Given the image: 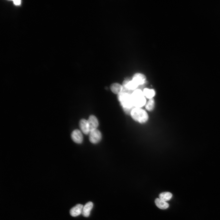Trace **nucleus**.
<instances>
[{
	"instance_id": "1",
	"label": "nucleus",
	"mask_w": 220,
	"mask_h": 220,
	"mask_svg": "<svg viewBox=\"0 0 220 220\" xmlns=\"http://www.w3.org/2000/svg\"><path fill=\"white\" fill-rule=\"evenodd\" d=\"M132 94L125 91H123L118 95V98L125 112L128 114H130L134 106L131 97Z\"/></svg>"
},
{
	"instance_id": "2",
	"label": "nucleus",
	"mask_w": 220,
	"mask_h": 220,
	"mask_svg": "<svg viewBox=\"0 0 220 220\" xmlns=\"http://www.w3.org/2000/svg\"><path fill=\"white\" fill-rule=\"evenodd\" d=\"M130 115L134 120L141 123H145L148 118L147 112L140 108H134L132 110Z\"/></svg>"
},
{
	"instance_id": "3",
	"label": "nucleus",
	"mask_w": 220,
	"mask_h": 220,
	"mask_svg": "<svg viewBox=\"0 0 220 220\" xmlns=\"http://www.w3.org/2000/svg\"><path fill=\"white\" fill-rule=\"evenodd\" d=\"M133 103L135 107L143 106L146 103V100L143 92L139 89L134 90L131 94Z\"/></svg>"
},
{
	"instance_id": "4",
	"label": "nucleus",
	"mask_w": 220,
	"mask_h": 220,
	"mask_svg": "<svg viewBox=\"0 0 220 220\" xmlns=\"http://www.w3.org/2000/svg\"><path fill=\"white\" fill-rule=\"evenodd\" d=\"M89 134V140L93 144H97L101 140L102 138L101 133L97 129L91 131Z\"/></svg>"
},
{
	"instance_id": "5",
	"label": "nucleus",
	"mask_w": 220,
	"mask_h": 220,
	"mask_svg": "<svg viewBox=\"0 0 220 220\" xmlns=\"http://www.w3.org/2000/svg\"><path fill=\"white\" fill-rule=\"evenodd\" d=\"M71 138L73 141L78 144L81 143L83 141V135L81 131L79 130H74L71 134Z\"/></svg>"
},
{
	"instance_id": "6",
	"label": "nucleus",
	"mask_w": 220,
	"mask_h": 220,
	"mask_svg": "<svg viewBox=\"0 0 220 220\" xmlns=\"http://www.w3.org/2000/svg\"><path fill=\"white\" fill-rule=\"evenodd\" d=\"M123 88L127 90L134 91L137 89L138 86L132 80L127 79L124 81L123 83Z\"/></svg>"
},
{
	"instance_id": "7",
	"label": "nucleus",
	"mask_w": 220,
	"mask_h": 220,
	"mask_svg": "<svg viewBox=\"0 0 220 220\" xmlns=\"http://www.w3.org/2000/svg\"><path fill=\"white\" fill-rule=\"evenodd\" d=\"M90 132L97 129L99 123L97 118L94 115L90 116L87 120Z\"/></svg>"
},
{
	"instance_id": "8",
	"label": "nucleus",
	"mask_w": 220,
	"mask_h": 220,
	"mask_svg": "<svg viewBox=\"0 0 220 220\" xmlns=\"http://www.w3.org/2000/svg\"><path fill=\"white\" fill-rule=\"evenodd\" d=\"M146 79L145 76L143 74L136 73L134 75L132 80L139 86L145 82Z\"/></svg>"
},
{
	"instance_id": "9",
	"label": "nucleus",
	"mask_w": 220,
	"mask_h": 220,
	"mask_svg": "<svg viewBox=\"0 0 220 220\" xmlns=\"http://www.w3.org/2000/svg\"><path fill=\"white\" fill-rule=\"evenodd\" d=\"M83 206L80 204H78L72 207L70 210V215L73 217H76L82 213Z\"/></svg>"
},
{
	"instance_id": "10",
	"label": "nucleus",
	"mask_w": 220,
	"mask_h": 220,
	"mask_svg": "<svg viewBox=\"0 0 220 220\" xmlns=\"http://www.w3.org/2000/svg\"><path fill=\"white\" fill-rule=\"evenodd\" d=\"M79 126L81 131L85 134H87L90 133L88 121L85 119H82L79 121Z\"/></svg>"
},
{
	"instance_id": "11",
	"label": "nucleus",
	"mask_w": 220,
	"mask_h": 220,
	"mask_svg": "<svg viewBox=\"0 0 220 220\" xmlns=\"http://www.w3.org/2000/svg\"><path fill=\"white\" fill-rule=\"evenodd\" d=\"M93 207V204L92 202L90 201L86 203L83 206L82 212V215L85 217H88Z\"/></svg>"
},
{
	"instance_id": "12",
	"label": "nucleus",
	"mask_w": 220,
	"mask_h": 220,
	"mask_svg": "<svg viewBox=\"0 0 220 220\" xmlns=\"http://www.w3.org/2000/svg\"><path fill=\"white\" fill-rule=\"evenodd\" d=\"M110 89L113 93L118 95L123 92V87L120 84L116 83L111 85Z\"/></svg>"
},
{
	"instance_id": "13",
	"label": "nucleus",
	"mask_w": 220,
	"mask_h": 220,
	"mask_svg": "<svg viewBox=\"0 0 220 220\" xmlns=\"http://www.w3.org/2000/svg\"><path fill=\"white\" fill-rule=\"evenodd\" d=\"M156 205L159 208L161 209H165L169 206V204L166 201H164L160 199L156 198L155 200Z\"/></svg>"
},
{
	"instance_id": "14",
	"label": "nucleus",
	"mask_w": 220,
	"mask_h": 220,
	"mask_svg": "<svg viewBox=\"0 0 220 220\" xmlns=\"http://www.w3.org/2000/svg\"><path fill=\"white\" fill-rule=\"evenodd\" d=\"M143 92L145 96L149 99L153 98L155 94V92L153 89L145 88Z\"/></svg>"
},
{
	"instance_id": "15",
	"label": "nucleus",
	"mask_w": 220,
	"mask_h": 220,
	"mask_svg": "<svg viewBox=\"0 0 220 220\" xmlns=\"http://www.w3.org/2000/svg\"><path fill=\"white\" fill-rule=\"evenodd\" d=\"M172 196V194L169 192H165L160 193L159 195V198L166 201L170 200Z\"/></svg>"
},
{
	"instance_id": "16",
	"label": "nucleus",
	"mask_w": 220,
	"mask_h": 220,
	"mask_svg": "<svg viewBox=\"0 0 220 220\" xmlns=\"http://www.w3.org/2000/svg\"><path fill=\"white\" fill-rule=\"evenodd\" d=\"M155 102L153 98L149 99L145 105L146 109L149 111H152L154 107Z\"/></svg>"
},
{
	"instance_id": "17",
	"label": "nucleus",
	"mask_w": 220,
	"mask_h": 220,
	"mask_svg": "<svg viewBox=\"0 0 220 220\" xmlns=\"http://www.w3.org/2000/svg\"><path fill=\"white\" fill-rule=\"evenodd\" d=\"M13 2L16 5H19L20 3V0H14L13 1Z\"/></svg>"
}]
</instances>
